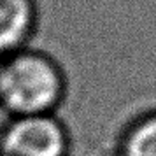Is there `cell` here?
Wrapping results in <instances>:
<instances>
[{
  "label": "cell",
  "instance_id": "cell-1",
  "mask_svg": "<svg viewBox=\"0 0 156 156\" xmlns=\"http://www.w3.org/2000/svg\"><path fill=\"white\" fill-rule=\"evenodd\" d=\"M67 97V70L49 51L30 44L0 60V112L5 118L58 114Z\"/></svg>",
  "mask_w": 156,
  "mask_h": 156
},
{
  "label": "cell",
  "instance_id": "cell-2",
  "mask_svg": "<svg viewBox=\"0 0 156 156\" xmlns=\"http://www.w3.org/2000/svg\"><path fill=\"white\" fill-rule=\"evenodd\" d=\"M0 156H72V133L60 114L5 118Z\"/></svg>",
  "mask_w": 156,
  "mask_h": 156
},
{
  "label": "cell",
  "instance_id": "cell-3",
  "mask_svg": "<svg viewBox=\"0 0 156 156\" xmlns=\"http://www.w3.org/2000/svg\"><path fill=\"white\" fill-rule=\"evenodd\" d=\"M39 25V0H0V60L30 46Z\"/></svg>",
  "mask_w": 156,
  "mask_h": 156
},
{
  "label": "cell",
  "instance_id": "cell-4",
  "mask_svg": "<svg viewBox=\"0 0 156 156\" xmlns=\"http://www.w3.org/2000/svg\"><path fill=\"white\" fill-rule=\"evenodd\" d=\"M105 156H156V105L125 121Z\"/></svg>",
  "mask_w": 156,
  "mask_h": 156
}]
</instances>
